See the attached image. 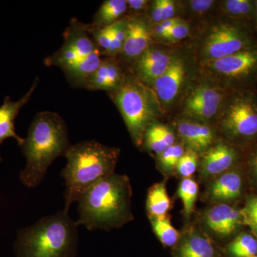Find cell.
<instances>
[{
    "mask_svg": "<svg viewBox=\"0 0 257 257\" xmlns=\"http://www.w3.org/2000/svg\"><path fill=\"white\" fill-rule=\"evenodd\" d=\"M39 82L40 79L36 77L28 92L20 100L13 101L9 96L5 98L3 105L0 106V147L5 140L11 138L15 139L19 146L23 145L25 138H20L15 132V119L20 109L30 101ZM1 161L2 157L0 156V162Z\"/></svg>",
    "mask_w": 257,
    "mask_h": 257,
    "instance_id": "obj_20",
    "label": "cell"
},
{
    "mask_svg": "<svg viewBox=\"0 0 257 257\" xmlns=\"http://www.w3.org/2000/svg\"><path fill=\"white\" fill-rule=\"evenodd\" d=\"M67 124L54 111L38 112L20 146L26 166L20 172L22 183L33 188L41 183L56 159L65 155L71 146Z\"/></svg>",
    "mask_w": 257,
    "mask_h": 257,
    "instance_id": "obj_2",
    "label": "cell"
},
{
    "mask_svg": "<svg viewBox=\"0 0 257 257\" xmlns=\"http://www.w3.org/2000/svg\"><path fill=\"white\" fill-rule=\"evenodd\" d=\"M185 146L181 143H176L157 156V167L159 170L166 176L175 174L176 167L181 157L186 152Z\"/></svg>",
    "mask_w": 257,
    "mask_h": 257,
    "instance_id": "obj_29",
    "label": "cell"
},
{
    "mask_svg": "<svg viewBox=\"0 0 257 257\" xmlns=\"http://www.w3.org/2000/svg\"><path fill=\"white\" fill-rule=\"evenodd\" d=\"M172 201L167 192L165 180L152 185L147 193L146 209L149 218L160 217L168 214Z\"/></svg>",
    "mask_w": 257,
    "mask_h": 257,
    "instance_id": "obj_24",
    "label": "cell"
},
{
    "mask_svg": "<svg viewBox=\"0 0 257 257\" xmlns=\"http://www.w3.org/2000/svg\"><path fill=\"white\" fill-rule=\"evenodd\" d=\"M150 219L154 233L162 244L165 247L173 248L180 238V231L172 225L171 216L167 214Z\"/></svg>",
    "mask_w": 257,
    "mask_h": 257,
    "instance_id": "obj_27",
    "label": "cell"
},
{
    "mask_svg": "<svg viewBox=\"0 0 257 257\" xmlns=\"http://www.w3.org/2000/svg\"><path fill=\"white\" fill-rule=\"evenodd\" d=\"M241 150L219 138L199 157V180L208 182L234 168L243 161Z\"/></svg>",
    "mask_w": 257,
    "mask_h": 257,
    "instance_id": "obj_14",
    "label": "cell"
},
{
    "mask_svg": "<svg viewBox=\"0 0 257 257\" xmlns=\"http://www.w3.org/2000/svg\"><path fill=\"white\" fill-rule=\"evenodd\" d=\"M127 15L110 25L111 43L109 56L106 57L116 58L121 52L126 39L127 30Z\"/></svg>",
    "mask_w": 257,
    "mask_h": 257,
    "instance_id": "obj_31",
    "label": "cell"
},
{
    "mask_svg": "<svg viewBox=\"0 0 257 257\" xmlns=\"http://www.w3.org/2000/svg\"><path fill=\"white\" fill-rule=\"evenodd\" d=\"M205 26L196 47L197 63L218 60L257 45V35L252 29L241 24L219 18Z\"/></svg>",
    "mask_w": 257,
    "mask_h": 257,
    "instance_id": "obj_8",
    "label": "cell"
},
{
    "mask_svg": "<svg viewBox=\"0 0 257 257\" xmlns=\"http://www.w3.org/2000/svg\"><path fill=\"white\" fill-rule=\"evenodd\" d=\"M179 49L152 44L133 64L130 72L148 87L167 72Z\"/></svg>",
    "mask_w": 257,
    "mask_h": 257,
    "instance_id": "obj_15",
    "label": "cell"
},
{
    "mask_svg": "<svg viewBox=\"0 0 257 257\" xmlns=\"http://www.w3.org/2000/svg\"><path fill=\"white\" fill-rule=\"evenodd\" d=\"M199 157L195 152L187 149L177 164L175 174L182 179L191 178L199 169Z\"/></svg>",
    "mask_w": 257,
    "mask_h": 257,
    "instance_id": "obj_33",
    "label": "cell"
},
{
    "mask_svg": "<svg viewBox=\"0 0 257 257\" xmlns=\"http://www.w3.org/2000/svg\"><path fill=\"white\" fill-rule=\"evenodd\" d=\"M108 94L119 109L133 143L141 148L147 128L162 113L155 92L130 72L121 86Z\"/></svg>",
    "mask_w": 257,
    "mask_h": 257,
    "instance_id": "obj_5",
    "label": "cell"
},
{
    "mask_svg": "<svg viewBox=\"0 0 257 257\" xmlns=\"http://www.w3.org/2000/svg\"><path fill=\"white\" fill-rule=\"evenodd\" d=\"M175 131L181 143L187 150L202 155L217 140V133L212 125L187 118L180 117L175 121Z\"/></svg>",
    "mask_w": 257,
    "mask_h": 257,
    "instance_id": "obj_18",
    "label": "cell"
},
{
    "mask_svg": "<svg viewBox=\"0 0 257 257\" xmlns=\"http://www.w3.org/2000/svg\"><path fill=\"white\" fill-rule=\"evenodd\" d=\"M151 2L148 0H126L127 16L143 17L148 13Z\"/></svg>",
    "mask_w": 257,
    "mask_h": 257,
    "instance_id": "obj_36",
    "label": "cell"
},
{
    "mask_svg": "<svg viewBox=\"0 0 257 257\" xmlns=\"http://www.w3.org/2000/svg\"><path fill=\"white\" fill-rule=\"evenodd\" d=\"M232 92L196 74L181 101L180 117L214 126Z\"/></svg>",
    "mask_w": 257,
    "mask_h": 257,
    "instance_id": "obj_9",
    "label": "cell"
},
{
    "mask_svg": "<svg viewBox=\"0 0 257 257\" xmlns=\"http://www.w3.org/2000/svg\"><path fill=\"white\" fill-rule=\"evenodd\" d=\"M221 248L224 257L256 256L257 237L249 230H243Z\"/></svg>",
    "mask_w": 257,
    "mask_h": 257,
    "instance_id": "obj_25",
    "label": "cell"
},
{
    "mask_svg": "<svg viewBox=\"0 0 257 257\" xmlns=\"http://www.w3.org/2000/svg\"><path fill=\"white\" fill-rule=\"evenodd\" d=\"M197 74V61L194 55L179 50L175 60L163 75L151 87L162 112L180 104L193 79Z\"/></svg>",
    "mask_w": 257,
    "mask_h": 257,
    "instance_id": "obj_10",
    "label": "cell"
},
{
    "mask_svg": "<svg viewBox=\"0 0 257 257\" xmlns=\"http://www.w3.org/2000/svg\"><path fill=\"white\" fill-rule=\"evenodd\" d=\"M248 194L243 163L207 182L203 199L211 204L239 205Z\"/></svg>",
    "mask_w": 257,
    "mask_h": 257,
    "instance_id": "obj_13",
    "label": "cell"
},
{
    "mask_svg": "<svg viewBox=\"0 0 257 257\" xmlns=\"http://www.w3.org/2000/svg\"><path fill=\"white\" fill-rule=\"evenodd\" d=\"M149 13V22L151 25H157V24L163 22V6H162V0H155L150 3Z\"/></svg>",
    "mask_w": 257,
    "mask_h": 257,
    "instance_id": "obj_38",
    "label": "cell"
},
{
    "mask_svg": "<svg viewBox=\"0 0 257 257\" xmlns=\"http://www.w3.org/2000/svg\"><path fill=\"white\" fill-rule=\"evenodd\" d=\"M154 133L158 137L159 139L166 146L169 147L177 143V137L175 130L170 126L164 124H161L156 121L149 126Z\"/></svg>",
    "mask_w": 257,
    "mask_h": 257,
    "instance_id": "obj_35",
    "label": "cell"
},
{
    "mask_svg": "<svg viewBox=\"0 0 257 257\" xmlns=\"http://www.w3.org/2000/svg\"><path fill=\"white\" fill-rule=\"evenodd\" d=\"M63 37L64 43L60 50L45 59L44 62L47 67H57L64 72L98 50L89 32V25L77 19L71 20Z\"/></svg>",
    "mask_w": 257,
    "mask_h": 257,
    "instance_id": "obj_11",
    "label": "cell"
},
{
    "mask_svg": "<svg viewBox=\"0 0 257 257\" xmlns=\"http://www.w3.org/2000/svg\"><path fill=\"white\" fill-rule=\"evenodd\" d=\"M163 6V21L177 18L178 3L173 0H162Z\"/></svg>",
    "mask_w": 257,
    "mask_h": 257,
    "instance_id": "obj_39",
    "label": "cell"
},
{
    "mask_svg": "<svg viewBox=\"0 0 257 257\" xmlns=\"http://www.w3.org/2000/svg\"><path fill=\"white\" fill-rule=\"evenodd\" d=\"M219 18L253 29L255 0H223L219 3Z\"/></svg>",
    "mask_w": 257,
    "mask_h": 257,
    "instance_id": "obj_21",
    "label": "cell"
},
{
    "mask_svg": "<svg viewBox=\"0 0 257 257\" xmlns=\"http://www.w3.org/2000/svg\"><path fill=\"white\" fill-rule=\"evenodd\" d=\"M78 226L64 210L45 216L18 233L17 257H75Z\"/></svg>",
    "mask_w": 257,
    "mask_h": 257,
    "instance_id": "obj_4",
    "label": "cell"
},
{
    "mask_svg": "<svg viewBox=\"0 0 257 257\" xmlns=\"http://www.w3.org/2000/svg\"><path fill=\"white\" fill-rule=\"evenodd\" d=\"M127 18L126 39L116 59L122 66L128 64L130 70L135 61L154 44V39L151 33V24L146 17Z\"/></svg>",
    "mask_w": 257,
    "mask_h": 257,
    "instance_id": "obj_17",
    "label": "cell"
},
{
    "mask_svg": "<svg viewBox=\"0 0 257 257\" xmlns=\"http://www.w3.org/2000/svg\"><path fill=\"white\" fill-rule=\"evenodd\" d=\"M219 1L215 0H189L178 2L179 10L189 18L202 20L206 19L214 13H219Z\"/></svg>",
    "mask_w": 257,
    "mask_h": 257,
    "instance_id": "obj_28",
    "label": "cell"
},
{
    "mask_svg": "<svg viewBox=\"0 0 257 257\" xmlns=\"http://www.w3.org/2000/svg\"><path fill=\"white\" fill-rule=\"evenodd\" d=\"M126 13V0H105L96 12L89 26L94 29L106 28L124 18Z\"/></svg>",
    "mask_w": 257,
    "mask_h": 257,
    "instance_id": "obj_23",
    "label": "cell"
},
{
    "mask_svg": "<svg viewBox=\"0 0 257 257\" xmlns=\"http://www.w3.org/2000/svg\"><path fill=\"white\" fill-rule=\"evenodd\" d=\"M199 187L197 181L191 178L182 179L177 188V195L183 205V215L186 220L189 221L195 209L199 196Z\"/></svg>",
    "mask_w": 257,
    "mask_h": 257,
    "instance_id": "obj_26",
    "label": "cell"
},
{
    "mask_svg": "<svg viewBox=\"0 0 257 257\" xmlns=\"http://www.w3.org/2000/svg\"><path fill=\"white\" fill-rule=\"evenodd\" d=\"M253 32L257 35V0H255V18L253 22Z\"/></svg>",
    "mask_w": 257,
    "mask_h": 257,
    "instance_id": "obj_40",
    "label": "cell"
},
{
    "mask_svg": "<svg viewBox=\"0 0 257 257\" xmlns=\"http://www.w3.org/2000/svg\"><path fill=\"white\" fill-rule=\"evenodd\" d=\"M199 226L217 242H229L245 227L241 207L236 204H211L199 216Z\"/></svg>",
    "mask_w": 257,
    "mask_h": 257,
    "instance_id": "obj_12",
    "label": "cell"
},
{
    "mask_svg": "<svg viewBox=\"0 0 257 257\" xmlns=\"http://www.w3.org/2000/svg\"><path fill=\"white\" fill-rule=\"evenodd\" d=\"M182 20V18H176L162 22V23L157 24V25H151L152 37L155 40H160L161 37H163L174 25L178 23Z\"/></svg>",
    "mask_w": 257,
    "mask_h": 257,
    "instance_id": "obj_37",
    "label": "cell"
},
{
    "mask_svg": "<svg viewBox=\"0 0 257 257\" xmlns=\"http://www.w3.org/2000/svg\"><path fill=\"white\" fill-rule=\"evenodd\" d=\"M119 155L117 147L105 146L95 140L71 145L64 155L67 165L61 172L65 180L64 211L69 212L72 203L78 202L88 189L114 174Z\"/></svg>",
    "mask_w": 257,
    "mask_h": 257,
    "instance_id": "obj_3",
    "label": "cell"
},
{
    "mask_svg": "<svg viewBox=\"0 0 257 257\" xmlns=\"http://www.w3.org/2000/svg\"><path fill=\"white\" fill-rule=\"evenodd\" d=\"M127 74L117 59L104 57L99 67L88 79L84 89L114 92L121 86Z\"/></svg>",
    "mask_w": 257,
    "mask_h": 257,
    "instance_id": "obj_19",
    "label": "cell"
},
{
    "mask_svg": "<svg viewBox=\"0 0 257 257\" xmlns=\"http://www.w3.org/2000/svg\"><path fill=\"white\" fill-rule=\"evenodd\" d=\"M218 138L242 152L257 143V89L233 92L214 124Z\"/></svg>",
    "mask_w": 257,
    "mask_h": 257,
    "instance_id": "obj_6",
    "label": "cell"
},
{
    "mask_svg": "<svg viewBox=\"0 0 257 257\" xmlns=\"http://www.w3.org/2000/svg\"><path fill=\"white\" fill-rule=\"evenodd\" d=\"M192 32V25L187 20L182 19L178 23L174 25L163 37H161L159 41L165 43H177L185 40L190 35Z\"/></svg>",
    "mask_w": 257,
    "mask_h": 257,
    "instance_id": "obj_34",
    "label": "cell"
},
{
    "mask_svg": "<svg viewBox=\"0 0 257 257\" xmlns=\"http://www.w3.org/2000/svg\"><path fill=\"white\" fill-rule=\"evenodd\" d=\"M243 166L248 193L257 194V143L243 152Z\"/></svg>",
    "mask_w": 257,
    "mask_h": 257,
    "instance_id": "obj_30",
    "label": "cell"
},
{
    "mask_svg": "<svg viewBox=\"0 0 257 257\" xmlns=\"http://www.w3.org/2000/svg\"><path fill=\"white\" fill-rule=\"evenodd\" d=\"M102 58L100 51L96 50L79 63L64 71L66 78L70 85L72 87L84 89L88 79L100 65Z\"/></svg>",
    "mask_w": 257,
    "mask_h": 257,
    "instance_id": "obj_22",
    "label": "cell"
},
{
    "mask_svg": "<svg viewBox=\"0 0 257 257\" xmlns=\"http://www.w3.org/2000/svg\"><path fill=\"white\" fill-rule=\"evenodd\" d=\"M241 211L244 226L257 237V194L248 193Z\"/></svg>",
    "mask_w": 257,
    "mask_h": 257,
    "instance_id": "obj_32",
    "label": "cell"
},
{
    "mask_svg": "<svg viewBox=\"0 0 257 257\" xmlns=\"http://www.w3.org/2000/svg\"><path fill=\"white\" fill-rule=\"evenodd\" d=\"M249 257H257V255H256V256H249Z\"/></svg>",
    "mask_w": 257,
    "mask_h": 257,
    "instance_id": "obj_41",
    "label": "cell"
},
{
    "mask_svg": "<svg viewBox=\"0 0 257 257\" xmlns=\"http://www.w3.org/2000/svg\"><path fill=\"white\" fill-rule=\"evenodd\" d=\"M133 188L126 175L113 174L87 189L78 200L77 225L109 231L133 220Z\"/></svg>",
    "mask_w": 257,
    "mask_h": 257,
    "instance_id": "obj_1",
    "label": "cell"
},
{
    "mask_svg": "<svg viewBox=\"0 0 257 257\" xmlns=\"http://www.w3.org/2000/svg\"><path fill=\"white\" fill-rule=\"evenodd\" d=\"M197 76L231 92L257 89V45L223 58L197 62Z\"/></svg>",
    "mask_w": 257,
    "mask_h": 257,
    "instance_id": "obj_7",
    "label": "cell"
},
{
    "mask_svg": "<svg viewBox=\"0 0 257 257\" xmlns=\"http://www.w3.org/2000/svg\"><path fill=\"white\" fill-rule=\"evenodd\" d=\"M172 257H224L222 248L197 224H189L172 248Z\"/></svg>",
    "mask_w": 257,
    "mask_h": 257,
    "instance_id": "obj_16",
    "label": "cell"
}]
</instances>
